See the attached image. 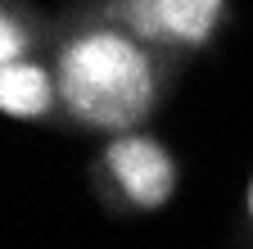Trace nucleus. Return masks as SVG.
<instances>
[{"label":"nucleus","instance_id":"1","mask_svg":"<svg viewBox=\"0 0 253 249\" xmlns=\"http://www.w3.org/2000/svg\"><path fill=\"white\" fill-rule=\"evenodd\" d=\"M50 59L59 73L63 122L86 136L149 127L185 68V59L149 46L95 0H73L54 14Z\"/></svg>","mask_w":253,"mask_h":249},{"label":"nucleus","instance_id":"2","mask_svg":"<svg viewBox=\"0 0 253 249\" xmlns=\"http://www.w3.org/2000/svg\"><path fill=\"white\" fill-rule=\"evenodd\" d=\"M86 181L113 217H145L168 208L181 191V159L149 127H131L100 141L86 163Z\"/></svg>","mask_w":253,"mask_h":249},{"label":"nucleus","instance_id":"3","mask_svg":"<svg viewBox=\"0 0 253 249\" xmlns=\"http://www.w3.org/2000/svg\"><path fill=\"white\" fill-rule=\"evenodd\" d=\"M95 5L185 64L212 50L231 23V0H95Z\"/></svg>","mask_w":253,"mask_h":249},{"label":"nucleus","instance_id":"4","mask_svg":"<svg viewBox=\"0 0 253 249\" xmlns=\"http://www.w3.org/2000/svg\"><path fill=\"white\" fill-rule=\"evenodd\" d=\"M0 109L18 122H63L59 73L50 54H27L0 64Z\"/></svg>","mask_w":253,"mask_h":249},{"label":"nucleus","instance_id":"5","mask_svg":"<svg viewBox=\"0 0 253 249\" xmlns=\"http://www.w3.org/2000/svg\"><path fill=\"white\" fill-rule=\"evenodd\" d=\"M54 14L37 9L32 0H0V64L27 54H50Z\"/></svg>","mask_w":253,"mask_h":249},{"label":"nucleus","instance_id":"6","mask_svg":"<svg viewBox=\"0 0 253 249\" xmlns=\"http://www.w3.org/2000/svg\"><path fill=\"white\" fill-rule=\"evenodd\" d=\"M240 249H253V177L244 186V208H240Z\"/></svg>","mask_w":253,"mask_h":249}]
</instances>
